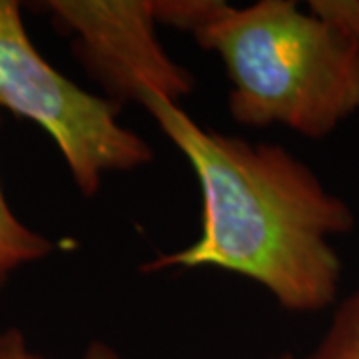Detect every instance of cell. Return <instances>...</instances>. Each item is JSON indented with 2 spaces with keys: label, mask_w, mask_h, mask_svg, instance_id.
I'll list each match as a JSON object with an SVG mask.
<instances>
[{
  "label": "cell",
  "mask_w": 359,
  "mask_h": 359,
  "mask_svg": "<svg viewBox=\"0 0 359 359\" xmlns=\"http://www.w3.org/2000/svg\"><path fill=\"white\" fill-rule=\"evenodd\" d=\"M140 106L186 156L202 192L196 242L142 269L218 268L259 283L285 311L332 308L344 269L334 240L353 230V210L282 146L202 128L158 94Z\"/></svg>",
  "instance_id": "cell-1"
},
{
  "label": "cell",
  "mask_w": 359,
  "mask_h": 359,
  "mask_svg": "<svg viewBox=\"0 0 359 359\" xmlns=\"http://www.w3.org/2000/svg\"><path fill=\"white\" fill-rule=\"evenodd\" d=\"M80 359H124V358H122V355L118 353V349H114L110 344L100 341V339H94V341H90L88 347L84 349V353H82V358ZM268 359H290V358L280 355V358H268Z\"/></svg>",
  "instance_id": "cell-10"
},
{
  "label": "cell",
  "mask_w": 359,
  "mask_h": 359,
  "mask_svg": "<svg viewBox=\"0 0 359 359\" xmlns=\"http://www.w3.org/2000/svg\"><path fill=\"white\" fill-rule=\"evenodd\" d=\"M52 250L54 244L46 236L18 219L0 186V285L13 271L46 257Z\"/></svg>",
  "instance_id": "cell-5"
},
{
  "label": "cell",
  "mask_w": 359,
  "mask_h": 359,
  "mask_svg": "<svg viewBox=\"0 0 359 359\" xmlns=\"http://www.w3.org/2000/svg\"><path fill=\"white\" fill-rule=\"evenodd\" d=\"M52 22L74 40L78 60L106 92L140 104L146 94L178 102L196 80L158 40L154 0H46Z\"/></svg>",
  "instance_id": "cell-4"
},
{
  "label": "cell",
  "mask_w": 359,
  "mask_h": 359,
  "mask_svg": "<svg viewBox=\"0 0 359 359\" xmlns=\"http://www.w3.org/2000/svg\"><path fill=\"white\" fill-rule=\"evenodd\" d=\"M309 13L359 48V0H311Z\"/></svg>",
  "instance_id": "cell-8"
},
{
  "label": "cell",
  "mask_w": 359,
  "mask_h": 359,
  "mask_svg": "<svg viewBox=\"0 0 359 359\" xmlns=\"http://www.w3.org/2000/svg\"><path fill=\"white\" fill-rule=\"evenodd\" d=\"M0 359H44L32 351L26 344L25 335L16 327L0 332Z\"/></svg>",
  "instance_id": "cell-9"
},
{
  "label": "cell",
  "mask_w": 359,
  "mask_h": 359,
  "mask_svg": "<svg viewBox=\"0 0 359 359\" xmlns=\"http://www.w3.org/2000/svg\"><path fill=\"white\" fill-rule=\"evenodd\" d=\"M219 0H154L158 25L196 34L216 13Z\"/></svg>",
  "instance_id": "cell-7"
},
{
  "label": "cell",
  "mask_w": 359,
  "mask_h": 359,
  "mask_svg": "<svg viewBox=\"0 0 359 359\" xmlns=\"http://www.w3.org/2000/svg\"><path fill=\"white\" fill-rule=\"evenodd\" d=\"M306 359H359V285L344 299Z\"/></svg>",
  "instance_id": "cell-6"
},
{
  "label": "cell",
  "mask_w": 359,
  "mask_h": 359,
  "mask_svg": "<svg viewBox=\"0 0 359 359\" xmlns=\"http://www.w3.org/2000/svg\"><path fill=\"white\" fill-rule=\"evenodd\" d=\"M194 39L226 66L228 110L242 126L320 140L359 112V48L294 0H219Z\"/></svg>",
  "instance_id": "cell-2"
},
{
  "label": "cell",
  "mask_w": 359,
  "mask_h": 359,
  "mask_svg": "<svg viewBox=\"0 0 359 359\" xmlns=\"http://www.w3.org/2000/svg\"><path fill=\"white\" fill-rule=\"evenodd\" d=\"M0 108L50 136L86 198L98 194L106 174L154 160L152 146L120 122L114 100L80 88L36 50L14 0H0Z\"/></svg>",
  "instance_id": "cell-3"
}]
</instances>
